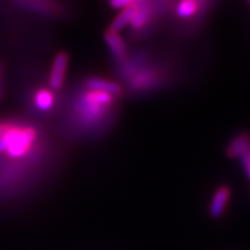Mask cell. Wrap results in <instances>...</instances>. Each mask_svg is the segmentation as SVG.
<instances>
[{"label":"cell","instance_id":"obj_1","mask_svg":"<svg viewBox=\"0 0 250 250\" xmlns=\"http://www.w3.org/2000/svg\"><path fill=\"white\" fill-rule=\"evenodd\" d=\"M120 98L83 86L73 96L67 115V129L73 136L94 137L110 127Z\"/></svg>","mask_w":250,"mask_h":250},{"label":"cell","instance_id":"obj_2","mask_svg":"<svg viewBox=\"0 0 250 250\" xmlns=\"http://www.w3.org/2000/svg\"><path fill=\"white\" fill-rule=\"evenodd\" d=\"M116 71L131 93L144 94L160 89L168 83L164 65L154 62L147 52L129 55L124 61L114 62Z\"/></svg>","mask_w":250,"mask_h":250},{"label":"cell","instance_id":"obj_3","mask_svg":"<svg viewBox=\"0 0 250 250\" xmlns=\"http://www.w3.org/2000/svg\"><path fill=\"white\" fill-rule=\"evenodd\" d=\"M40 132L34 125L7 122L4 133L0 136V153L12 160L27 159L37 148Z\"/></svg>","mask_w":250,"mask_h":250},{"label":"cell","instance_id":"obj_4","mask_svg":"<svg viewBox=\"0 0 250 250\" xmlns=\"http://www.w3.org/2000/svg\"><path fill=\"white\" fill-rule=\"evenodd\" d=\"M160 14V11L152 0L140 2L137 7L136 14L129 24L132 36L136 39L148 36L155 28L156 21Z\"/></svg>","mask_w":250,"mask_h":250},{"label":"cell","instance_id":"obj_5","mask_svg":"<svg viewBox=\"0 0 250 250\" xmlns=\"http://www.w3.org/2000/svg\"><path fill=\"white\" fill-rule=\"evenodd\" d=\"M212 0H176L175 18L182 23H189L195 27V23H201L211 7Z\"/></svg>","mask_w":250,"mask_h":250},{"label":"cell","instance_id":"obj_6","mask_svg":"<svg viewBox=\"0 0 250 250\" xmlns=\"http://www.w3.org/2000/svg\"><path fill=\"white\" fill-rule=\"evenodd\" d=\"M68 62H70V57H68L66 52H58L55 56L51 68H50V76L48 80L49 88L55 90V92L62 88L65 83V78H66Z\"/></svg>","mask_w":250,"mask_h":250},{"label":"cell","instance_id":"obj_7","mask_svg":"<svg viewBox=\"0 0 250 250\" xmlns=\"http://www.w3.org/2000/svg\"><path fill=\"white\" fill-rule=\"evenodd\" d=\"M83 86L93 90H100V92L111 94V95L116 96V98H121V95L123 94V87L120 83L102 77H87L83 80Z\"/></svg>","mask_w":250,"mask_h":250},{"label":"cell","instance_id":"obj_8","mask_svg":"<svg viewBox=\"0 0 250 250\" xmlns=\"http://www.w3.org/2000/svg\"><path fill=\"white\" fill-rule=\"evenodd\" d=\"M104 41L110 54L114 57V62H122L129 56V48L126 42L116 31L108 29L104 33Z\"/></svg>","mask_w":250,"mask_h":250},{"label":"cell","instance_id":"obj_9","mask_svg":"<svg viewBox=\"0 0 250 250\" xmlns=\"http://www.w3.org/2000/svg\"><path fill=\"white\" fill-rule=\"evenodd\" d=\"M33 104L37 111L51 112L57 104V95L55 90L46 87H41L33 94Z\"/></svg>","mask_w":250,"mask_h":250},{"label":"cell","instance_id":"obj_10","mask_svg":"<svg viewBox=\"0 0 250 250\" xmlns=\"http://www.w3.org/2000/svg\"><path fill=\"white\" fill-rule=\"evenodd\" d=\"M20 1L28 8L52 18L62 17L66 12V9L54 0H20Z\"/></svg>","mask_w":250,"mask_h":250},{"label":"cell","instance_id":"obj_11","mask_svg":"<svg viewBox=\"0 0 250 250\" xmlns=\"http://www.w3.org/2000/svg\"><path fill=\"white\" fill-rule=\"evenodd\" d=\"M230 188L227 186H220L217 188L213 196H212L210 208H208V212L212 218L218 219L224 214L225 210H226L228 202L230 199Z\"/></svg>","mask_w":250,"mask_h":250},{"label":"cell","instance_id":"obj_12","mask_svg":"<svg viewBox=\"0 0 250 250\" xmlns=\"http://www.w3.org/2000/svg\"><path fill=\"white\" fill-rule=\"evenodd\" d=\"M250 149V132L236 134L226 147V155L229 159H240Z\"/></svg>","mask_w":250,"mask_h":250},{"label":"cell","instance_id":"obj_13","mask_svg":"<svg viewBox=\"0 0 250 250\" xmlns=\"http://www.w3.org/2000/svg\"><path fill=\"white\" fill-rule=\"evenodd\" d=\"M138 5L139 4L132 5V6H129V7H126V8L121 9L120 13H118L116 15V18L112 20L109 29L118 33V31L124 29L125 27H129L131 20H132L134 14H136V11H137V7H138Z\"/></svg>","mask_w":250,"mask_h":250},{"label":"cell","instance_id":"obj_14","mask_svg":"<svg viewBox=\"0 0 250 250\" xmlns=\"http://www.w3.org/2000/svg\"><path fill=\"white\" fill-rule=\"evenodd\" d=\"M146 1V0H108V5L114 9H123L129 7V6L140 4V2Z\"/></svg>","mask_w":250,"mask_h":250},{"label":"cell","instance_id":"obj_15","mask_svg":"<svg viewBox=\"0 0 250 250\" xmlns=\"http://www.w3.org/2000/svg\"><path fill=\"white\" fill-rule=\"evenodd\" d=\"M240 160H241L243 169H245L247 176H248V179L250 181V149L240 158Z\"/></svg>","mask_w":250,"mask_h":250},{"label":"cell","instance_id":"obj_16","mask_svg":"<svg viewBox=\"0 0 250 250\" xmlns=\"http://www.w3.org/2000/svg\"><path fill=\"white\" fill-rule=\"evenodd\" d=\"M248 1H249V4H250V0H248Z\"/></svg>","mask_w":250,"mask_h":250}]
</instances>
